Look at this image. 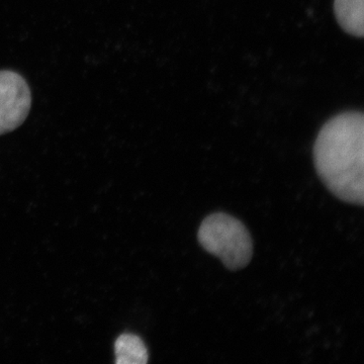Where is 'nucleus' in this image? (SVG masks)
<instances>
[{
    "label": "nucleus",
    "instance_id": "5",
    "mask_svg": "<svg viewBox=\"0 0 364 364\" xmlns=\"http://www.w3.org/2000/svg\"><path fill=\"white\" fill-rule=\"evenodd\" d=\"M114 353L117 364H146L149 360V353L143 340L131 333L117 337Z\"/></svg>",
    "mask_w": 364,
    "mask_h": 364
},
{
    "label": "nucleus",
    "instance_id": "4",
    "mask_svg": "<svg viewBox=\"0 0 364 364\" xmlns=\"http://www.w3.org/2000/svg\"><path fill=\"white\" fill-rule=\"evenodd\" d=\"M334 11L345 32L363 37L364 0H335Z\"/></svg>",
    "mask_w": 364,
    "mask_h": 364
},
{
    "label": "nucleus",
    "instance_id": "1",
    "mask_svg": "<svg viewBox=\"0 0 364 364\" xmlns=\"http://www.w3.org/2000/svg\"><path fill=\"white\" fill-rule=\"evenodd\" d=\"M314 163L330 193L345 203L364 205V117L338 114L321 129L314 145Z\"/></svg>",
    "mask_w": 364,
    "mask_h": 364
},
{
    "label": "nucleus",
    "instance_id": "2",
    "mask_svg": "<svg viewBox=\"0 0 364 364\" xmlns=\"http://www.w3.org/2000/svg\"><path fill=\"white\" fill-rule=\"evenodd\" d=\"M198 240L207 252L217 256L232 272L243 269L252 258L253 242L247 228L225 213H215L203 220Z\"/></svg>",
    "mask_w": 364,
    "mask_h": 364
},
{
    "label": "nucleus",
    "instance_id": "3",
    "mask_svg": "<svg viewBox=\"0 0 364 364\" xmlns=\"http://www.w3.org/2000/svg\"><path fill=\"white\" fill-rule=\"evenodd\" d=\"M31 105L32 95L26 79L16 72L0 71V135L23 124Z\"/></svg>",
    "mask_w": 364,
    "mask_h": 364
}]
</instances>
